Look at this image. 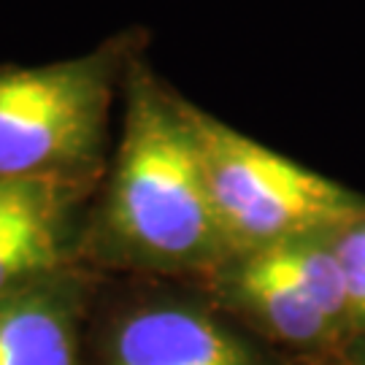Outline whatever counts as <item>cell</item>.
Wrapping results in <instances>:
<instances>
[{"mask_svg":"<svg viewBox=\"0 0 365 365\" xmlns=\"http://www.w3.org/2000/svg\"><path fill=\"white\" fill-rule=\"evenodd\" d=\"M0 365H78V322L66 276L0 298Z\"/></svg>","mask_w":365,"mask_h":365,"instance_id":"52a82bcc","label":"cell"},{"mask_svg":"<svg viewBox=\"0 0 365 365\" xmlns=\"http://www.w3.org/2000/svg\"><path fill=\"white\" fill-rule=\"evenodd\" d=\"M144 49L133 27L78 57L0 66V179L98 187L111 106Z\"/></svg>","mask_w":365,"mask_h":365,"instance_id":"7a4b0ae2","label":"cell"},{"mask_svg":"<svg viewBox=\"0 0 365 365\" xmlns=\"http://www.w3.org/2000/svg\"><path fill=\"white\" fill-rule=\"evenodd\" d=\"M117 155L87 238L108 260L157 271H220L230 260L184 101L138 52L122 84Z\"/></svg>","mask_w":365,"mask_h":365,"instance_id":"6da1fadb","label":"cell"},{"mask_svg":"<svg viewBox=\"0 0 365 365\" xmlns=\"http://www.w3.org/2000/svg\"><path fill=\"white\" fill-rule=\"evenodd\" d=\"M95 187L0 179V298L66 276Z\"/></svg>","mask_w":365,"mask_h":365,"instance_id":"277c9868","label":"cell"},{"mask_svg":"<svg viewBox=\"0 0 365 365\" xmlns=\"http://www.w3.org/2000/svg\"><path fill=\"white\" fill-rule=\"evenodd\" d=\"M330 247L344 274L349 325L365 327V214L330 235Z\"/></svg>","mask_w":365,"mask_h":365,"instance_id":"ba28073f","label":"cell"},{"mask_svg":"<svg viewBox=\"0 0 365 365\" xmlns=\"http://www.w3.org/2000/svg\"><path fill=\"white\" fill-rule=\"evenodd\" d=\"M214 217L230 257L325 238L365 214V197L184 101Z\"/></svg>","mask_w":365,"mask_h":365,"instance_id":"3957f363","label":"cell"},{"mask_svg":"<svg viewBox=\"0 0 365 365\" xmlns=\"http://www.w3.org/2000/svg\"><path fill=\"white\" fill-rule=\"evenodd\" d=\"M220 274L225 292L279 341L317 346L336 336L339 325L319 312L274 249L230 257Z\"/></svg>","mask_w":365,"mask_h":365,"instance_id":"8992f818","label":"cell"},{"mask_svg":"<svg viewBox=\"0 0 365 365\" xmlns=\"http://www.w3.org/2000/svg\"><path fill=\"white\" fill-rule=\"evenodd\" d=\"M108 365H257V357L209 314L152 306L130 314L114 330Z\"/></svg>","mask_w":365,"mask_h":365,"instance_id":"5b68a950","label":"cell"}]
</instances>
